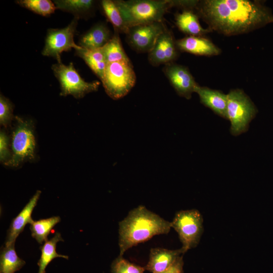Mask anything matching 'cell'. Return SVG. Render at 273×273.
I'll list each match as a JSON object with an SVG mask.
<instances>
[{
	"label": "cell",
	"mask_w": 273,
	"mask_h": 273,
	"mask_svg": "<svg viewBox=\"0 0 273 273\" xmlns=\"http://www.w3.org/2000/svg\"><path fill=\"white\" fill-rule=\"evenodd\" d=\"M194 9L210 31L226 36L248 33L273 23L270 11L255 1H197Z\"/></svg>",
	"instance_id": "cell-1"
},
{
	"label": "cell",
	"mask_w": 273,
	"mask_h": 273,
	"mask_svg": "<svg viewBox=\"0 0 273 273\" xmlns=\"http://www.w3.org/2000/svg\"><path fill=\"white\" fill-rule=\"evenodd\" d=\"M171 222L140 205L131 210L119 222L120 256L130 248L145 242L156 235L167 234Z\"/></svg>",
	"instance_id": "cell-2"
},
{
	"label": "cell",
	"mask_w": 273,
	"mask_h": 273,
	"mask_svg": "<svg viewBox=\"0 0 273 273\" xmlns=\"http://www.w3.org/2000/svg\"><path fill=\"white\" fill-rule=\"evenodd\" d=\"M114 2L128 28L162 21L165 13L174 7L173 1L169 0H118Z\"/></svg>",
	"instance_id": "cell-3"
},
{
	"label": "cell",
	"mask_w": 273,
	"mask_h": 273,
	"mask_svg": "<svg viewBox=\"0 0 273 273\" xmlns=\"http://www.w3.org/2000/svg\"><path fill=\"white\" fill-rule=\"evenodd\" d=\"M15 120L10 144L11 158L6 164L13 167L34 160L36 147L33 122L18 116H15Z\"/></svg>",
	"instance_id": "cell-4"
},
{
	"label": "cell",
	"mask_w": 273,
	"mask_h": 273,
	"mask_svg": "<svg viewBox=\"0 0 273 273\" xmlns=\"http://www.w3.org/2000/svg\"><path fill=\"white\" fill-rule=\"evenodd\" d=\"M101 81L107 94L113 100L126 95L136 81L131 63L116 62L107 64Z\"/></svg>",
	"instance_id": "cell-5"
},
{
	"label": "cell",
	"mask_w": 273,
	"mask_h": 273,
	"mask_svg": "<svg viewBox=\"0 0 273 273\" xmlns=\"http://www.w3.org/2000/svg\"><path fill=\"white\" fill-rule=\"evenodd\" d=\"M226 95V119L231 122V132L237 135L247 130L257 110L254 104L242 90L233 89Z\"/></svg>",
	"instance_id": "cell-6"
},
{
	"label": "cell",
	"mask_w": 273,
	"mask_h": 273,
	"mask_svg": "<svg viewBox=\"0 0 273 273\" xmlns=\"http://www.w3.org/2000/svg\"><path fill=\"white\" fill-rule=\"evenodd\" d=\"M203 218L197 209L177 212L171 222L172 228L178 234L186 253L197 246L203 232Z\"/></svg>",
	"instance_id": "cell-7"
},
{
	"label": "cell",
	"mask_w": 273,
	"mask_h": 273,
	"mask_svg": "<svg viewBox=\"0 0 273 273\" xmlns=\"http://www.w3.org/2000/svg\"><path fill=\"white\" fill-rule=\"evenodd\" d=\"M54 75L59 81L60 95H71L76 99L83 98L85 95L98 89L100 82L97 80L85 81L79 75L72 62L65 65L62 62L52 65Z\"/></svg>",
	"instance_id": "cell-8"
},
{
	"label": "cell",
	"mask_w": 273,
	"mask_h": 273,
	"mask_svg": "<svg viewBox=\"0 0 273 273\" xmlns=\"http://www.w3.org/2000/svg\"><path fill=\"white\" fill-rule=\"evenodd\" d=\"M78 18L76 15L69 24L63 28L48 30L42 51L43 56L52 57L60 62H61V55L63 52L69 51L72 49L77 50L82 48L74 41Z\"/></svg>",
	"instance_id": "cell-9"
},
{
	"label": "cell",
	"mask_w": 273,
	"mask_h": 273,
	"mask_svg": "<svg viewBox=\"0 0 273 273\" xmlns=\"http://www.w3.org/2000/svg\"><path fill=\"white\" fill-rule=\"evenodd\" d=\"M167 28L162 21L131 26L126 34L127 44L139 53H149L156 41Z\"/></svg>",
	"instance_id": "cell-10"
},
{
	"label": "cell",
	"mask_w": 273,
	"mask_h": 273,
	"mask_svg": "<svg viewBox=\"0 0 273 273\" xmlns=\"http://www.w3.org/2000/svg\"><path fill=\"white\" fill-rule=\"evenodd\" d=\"M162 70L177 94L190 99L198 84L188 68L173 62L165 65Z\"/></svg>",
	"instance_id": "cell-11"
},
{
	"label": "cell",
	"mask_w": 273,
	"mask_h": 273,
	"mask_svg": "<svg viewBox=\"0 0 273 273\" xmlns=\"http://www.w3.org/2000/svg\"><path fill=\"white\" fill-rule=\"evenodd\" d=\"M178 50L172 32L166 28L160 34L148 53L149 62L155 67L173 63L177 57Z\"/></svg>",
	"instance_id": "cell-12"
},
{
	"label": "cell",
	"mask_w": 273,
	"mask_h": 273,
	"mask_svg": "<svg viewBox=\"0 0 273 273\" xmlns=\"http://www.w3.org/2000/svg\"><path fill=\"white\" fill-rule=\"evenodd\" d=\"M184 253L182 248L176 250L151 248L149 261L144 268L152 273L161 272L169 268Z\"/></svg>",
	"instance_id": "cell-13"
},
{
	"label": "cell",
	"mask_w": 273,
	"mask_h": 273,
	"mask_svg": "<svg viewBox=\"0 0 273 273\" xmlns=\"http://www.w3.org/2000/svg\"><path fill=\"white\" fill-rule=\"evenodd\" d=\"M41 191L37 190L19 214L12 220L7 232L5 246L15 243L16 239L22 233L27 223L33 221L32 211L37 204Z\"/></svg>",
	"instance_id": "cell-14"
},
{
	"label": "cell",
	"mask_w": 273,
	"mask_h": 273,
	"mask_svg": "<svg viewBox=\"0 0 273 273\" xmlns=\"http://www.w3.org/2000/svg\"><path fill=\"white\" fill-rule=\"evenodd\" d=\"M178 50L195 55L215 56L221 50L210 40L202 36H187L176 40Z\"/></svg>",
	"instance_id": "cell-15"
},
{
	"label": "cell",
	"mask_w": 273,
	"mask_h": 273,
	"mask_svg": "<svg viewBox=\"0 0 273 273\" xmlns=\"http://www.w3.org/2000/svg\"><path fill=\"white\" fill-rule=\"evenodd\" d=\"M195 92L199 95L202 104L218 115L226 118V95L220 91L199 85L196 87Z\"/></svg>",
	"instance_id": "cell-16"
},
{
	"label": "cell",
	"mask_w": 273,
	"mask_h": 273,
	"mask_svg": "<svg viewBox=\"0 0 273 273\" xmlns=\"http://www.w3.org/2000/svg\"><path fill=\"white\" fill-rule=\"evenodd\" d=\"M174 20L177 27L188 36H202L211 31L201 26L198 16L192 9H183L181 13L175 14Z\"/></svg>",
	"instance_id": "cell-17"
},
{
	"label": "cell",
	"mask_w": 273,
	"mask_h": 273,
	"mask_svg": "<svg viewBox=\"0 0 273 273\" xmlns=\"http://www.w3.org/2000/svg\"><path fill=\"white\" fill-rule=\"evenodd\" d=\"M111 38L109 28L103 23H98L81 36L79 46L88 50L101 49Z\"/></svg>",
	"instance_id": "cell-18"
},
{
	"label": "cell",
	"mask_w": 273,
	"mask_h": 273,
	"mask_svg": "<svg viewBox=\"0 0 273 273\" xmlns=\"http://www.w3.org/2000/svg\"><path fill=\"white\" fill-rule=\"evenodd\" d=\"M76 54L84 61L101 80L107 64L101 48L88 50L82 48L76 50Z\"/></svg>",
	"instance_id": "cell-19"
},
{
	"label": "cell",
	"mask_w": 273,
	"mask_h": 273,
	"mask_svg": "<svg viewBox=\"0 0 273 273\" xmlns=\"http://www.w3.org/2000/svg\"><path fill=\"white\" fill-rule=\"evenodd\" d=\"M114 29V34L110 39L101 48L107 64L116 62L130 63L131 62L122 47L119 35V32Z\"/></svg>",
	"instance_id": "cell-20"
},
{
	"label": "cell",
	"mask_w": 273,
	"mask_h": 273,
	"mask_svg": "<svg viewBox=\"0 0 273 273\" xmlns=\"http://www.w3.org/2000/svg\"><path fill=\"white\" fill-rule=\"evenodd\" d=\"M64 241L60 233L57 232L50 240L45 241L40 247L41 256L37 265L39 267L38 273H45L46 268L52 260L57 257L68 259V256L58 254L56 252V246L58 242Z\"/></svg>",
	"instance_id": "cell-21"
},
{
	"label": "cell",
	"mask_w": 273,
	"mask_h": 273,
	"mask_svg": "<svg viewBox=\"0 0 273 273\" xmlns=\"http://www.w3.org/2000/svg\"><path fill=\"white\" fill-rule=\"evenodd\" d=\"M15 251V243L2 248L1 252L0 273H15L25 265Z\"/></svg>",
	"instance_id": "cell-22"
},
{
	"label": "cell",
	"mask_w": 273,
	"mask_h": 273,
	"mask_svg": "<svg viewBox=\"0 0 273 273\" xmlns=\"http://www.w3.org/2000/svg\"><path fill=\"white\" fill-rule=\"evenodd\" d=\"M60 216H55L38 220H33L30 223L32 237L39 244H42L48 240V236L53 228L60 221Z\"/></svg>",
	"instance_id": "cell-23"
},
{
	"label": "cell",
	"mask_w": 273,
	"mask_h": 273,
	"mask_svg": "<svg viewBox=\"0 0 273 273\" xmlns=\"http://www.w3.org/2000/svg\"><path fill=\"white\" fill-rule=\"evenodd\" d=\"M101 6L105 16L113 26L114 29L119 32L126 34L128 28L126 26L114 2L103 0L101 1Z\"/></svg>",
	"instance_id": "cell-24"
},
{
	"label": "cell",
	"mask_w": 273,
	"mask_h": 273,
	"mask_svg": "<svg viewBox=\"0 0 273 273\" xmlns=\"http://www.w3.org/2000/svg\"><path fill=\"white\" fill-rule=\"evenodd\" d=\"M16 3L21 7L42 16H49L57 9L54 2L50 0H19Z\"/></svg>",
	"instance_id": "cell-25"
},
{
	"label": "cell",
	"mask_w": 273,
	"mask_h": 273,
	"mask_svg": "<svg viewBox=\"0 0 273 273\" xmlns=\"http://www.w3.org/2000/svg\"><path fill=\"white\" fill-rule=\"evenodd\" d=\"M57 9L75 13L86 12L93 7L92 0H57L54 1Z\"/></svg>",
	"instance_id": "cell-26"
},
{
	"label": "cell",
	"mask_w": 273,
	"mask_h": 273,
	"mask_svg": "<svg viewBox=\"0 0 273 273\" xmlns=\"http://www.w3.org/2000/svg\"><path fill=\"white\" fill-rule=\"evenodd\" d=\"M144 267L130 262L119 255L112 262L111 273H144Z\"/></svg>",
	"instance_id": "cell-27"
},
{
	"label": "cell",
	"mask_w": 273,
	"mask_h": 273,
	"mask_svg": "<svg viewBox=\"0 0 273 273\" xmlns=\"http://www.w3.org/2000/svg\"><path fill=\"white\" fill-rule=\"evenodd\" d=\"M13 105L10 101L1 94L0 96V124L5 128L11 125L15 117L13 115Z\"/></svg>",
	"instance_id": "cell-28"
},
{
	"label": "cell",
	"mask_w": 273,
	"mask_h": 273,
	"mask_svg": "<svg viewBox=\"0 0 273 273\" xmlns=\"http://www.w3.org/2000/svg\"><path fill=\"white\" fill-rule=\"evenodd\" d=\"M10 141L9 135L4 130L0 132V160L6 165L11 158Z\"/></svg>",
	"instance_id": "cell-29"
},
{
	"label": "cell",
	"mask_w": 273,
	"mask_h": 273,
	"mask_svg": "<svg viewBox=\"0 0 273 273\" xmlns=\"http://www.w3.org/2000/svg\"><path fill=\"white\" fill-rule=\"evenodd\" d=\"M183 255H181L169 268L160 273H183Z\"/></svg>",
	"instance_id": "cell-30"
}]
</instances>
